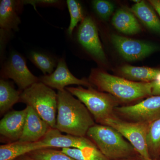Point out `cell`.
<instances>
[{"mask_svg":"<svg viewBox=\"0 0 160 160\" xmlns=\"http://www.w3.org/2000/svg\"><path fill=\"white\" fill-rule=\"evenodd\" d=\"M160 96V82H152V96Z\"/></svg>","mask_w":160,"mask_h":160,"instance_id":"83f0119b","label":"cell"},{"mask_svg":"<svg viewBox=\"0 0 160 160\" xmlns=\"http://www.w3.org/2000/svg\"><path fill=\"white\" fill-rule=\"evenodd\" d=\"M27 115V107L22 110L6 113L0 122V134L10 142L19 141L22 134Z\"/></svg>","mask_w":160,"mask_h":160,"instance_id":"4fadbf2b","label":"cell"},{"mask_svg":"<svg viewBox=\"0 0 160 160\" xmlns=\"http://www.w3.org/2000/svg\"><path fill=\"white\" fill-rule=\"evenodd\" d=\"M112 23L118 31L126 35L137 34L142 30L133 13L126 9H119L115 13Z\"/></svg>","mask_w":160,"mask_h":160,"instance_id":"e0dca14e","label":"cell"},{"mask_svg":"<svg viewBox=\"0 0 160 160\" xmlns=\"http://www.w3.org/2000/svg\"><path fill=\"white\" fill-rule=\"evenodd\" d=\"M23 5L30 4L34 6H54L60 7L62 5V1L57 0H32V1H22Z\"/></svg>","mask_w":160,"mask_h":160,"instance_id":"4316f807","label":"cell"},{"mask_svg":"<svg viewBox=\"0 0 160 160\" xmlns=\"http://www.w3.org/2000/svg\"><path fill=\"white\" fill-rule=\"evenodd\" d=\"M26 107L27 117L22 134L19 141L26 142H38L52 128L31 107Z\"/></svg>","mask_w":160,"mask_h":160,"instance_id":"5bb4252c","label":"cell"},{"mask_svg":"<svg viewBox=\"0 0 160 160\" xmlns=\"http://www.w3.org/2000/svg\"><path fill=\"white\" fill-rule=\"evenodd\" d=\"M86 135L109 160L129 158L136 152L119 132L110 126L95 124Z\"/></svg>","mask_w":160,"mask_h":160,"instance_id":"3957f363","label":"cell"},{"mask_svg":"<svg viewBox=\"0 0 160 160\" xmlns=\"http://www.w3.org/2000/svg\"><path fill=\"white\" fill-rule=\"evenodd\" d=\"M92 3L96 13L102 19H108L114 11V5L109 1L94 0Z\"/></svg>","mask_w":160,"mask_h":160,"instance_id":"484cf974","label":"cell"},{"mask_svg":"<svg viewBox=\"0 0 160 160\" xmlns=\"http://www.w3.org/2000/svg\"><path fill=\"white\" fill-rule=\"evenodd\" d=\"M29 59L44 75L52 73L58 65V62L55 59L39 52H32L29 54Z\"/></svg>","mask_w":160,"mask_h":160,"instance_id":"603a6c76","label":"cell"},{"mask_svg":"<svg viewBox=\"0 0 160 160\" xmlns=\"http://www.w3.org/2000/svg\"><path fill=\"white\" fill-rule=\"evenodd\" d=\"M120 72L126 79L134 82L145 83L160 82V69L126 65L121 67Z\"/></svg>","mask_w":160,"mask_h":160,"instance_id":"ac0fdd59","label":"cell"},{"mask_svg":"<svg viewBox=\"0 0 160 160\" xmlns=\"http://www.w3.org/2000/svg\"><path fill=\"white\" fill-rule=\"evenodd\" d=\"M66 89L86 106L96 122L102 124L115 115L114 109L119 101L112 95L98 91L92 87L85 89L79 86L66 87Z\"/></svg>","mask_w":160,"mask_h":160,"instance_id":"5b68a950","label":"cell"},{"mask_svg":"<svg viewBox=\"0 0 160 160\" xmlns=\"http://www.w3.org/2000/svg\"><path fill=\"white\" fill-rule=\"evenodd\" d=\"M28 154L34 160H75L62 150L53 148L37 149Z\"/></svg>","mask_w":160,"mask_h":160,"instance_id":"cb8c5ba5","label":"cell"},{"mask_svg":"<svg viewBox=\"0 0 160 160\" xmlns=\"http://www.w3.org/2000/svg\"><path fill=\"white\" fill-rule=\"evenodd\" d=\"M56 127L61 132L84 137L94 119L86 106L66 89L58 92Z\"/></svg>","mask_w":160,"mask_h":160,"instance_id":"6da1fadb","label":"cell"},{"mask_svg":"<svg viewBox=\"0 0 160 160\" xmlns=\"http://www.w3.org/2000/svg\"><path fill=\"white\" fill-rule=\"evenodd\" d=\"M89 81L100 91L106 92L119 101L132 102L152 96V82H134L98 69L92 70Z\"/></svg>","mask_w":160,"mask_h":160,"instance_id":"7a4b0ae2","label":"cell"},{"mask_svg":"<svg viewBox=\"0 0 160 160\" xmlns=\"http://www.w3.org/2000/svg\"><path fill=\"white\" fill-rule=\"evenodd\" d=\"M62 151L75 160H109L96 146L82 149L64 148Z\"/></svg>","mask_w":160,"mask_h":160,"instance_id":"7402d4cb","label":"cell"},{"mask_svg":"<svg viewBox=\"0 0 160 160\" xmlns=\"http://www.w3.org/2000/svg\"><path fill=\"white\" fill-rule=\"evenodd\" d=\"M23 5L22 1L1 0L0 2L1 32L18 30V26L21 23L18 12Z\"/></svg>","mask_w":160,"mask_h":160,"instance_id":"9a60e30c","label":"cell"},{"mask_svg":"<svg viewBox=\"0 0 160 160\" xmlns=\"http://www.w3.org/2000/svg\"><path fill=\"white\" fill-rule=\"evenodd\" d=\"M66 3L70 16V24L67 32L69 36H72L75 28L79 23L82 22L85 18L82 6L78 1L67 0Z\"/></svg>","mask_w":160,"mask_h":160,"instance_id":"d4e9b609","label":"cell"},{"mask_svg":"<svg viewBox=\"0 0 160 160\" xmlns=\"http://www.w3.org/2000/svg\"><path fill=\"white\" fill-rule=\"evenodd\" d=\"M46 148L41 141L26 142L18 141L0 146V160H14L34 150Z\"/></svg>","mask_w":160,"mask_h":160,"instance_id":"2e32d148","label":"cell"},{"mask_svg":"<svg viewBox=\"0 0 160 160\" xmlns=\"http://www.w3.org/2000/svg\"><path fill=\"white\" fill-rule=\"evenodd\" d=\"M131 10L146 27L160 34V20L150 4L141 1L132 6Z\"/></svg>","mask_w":160,"mask_h":160,"instance_id":"d6986e66","label":"cell"},{"mask_svg":"<svg viewBox=\"0 0 160 160\" xmlns=\"http://www.w3.org/2000/svg\"><path fill=\"white\" fill-rule=\"evenodd\" d=\"M19 102L34 110L52 128L56 127L58 94L41 82L32 84L22 92Z\"/></svg>","mask_w":160,"mask_h":160,"instance_id":"277c9868","label":"cell"},{"mask_svg":"<svg viewBox=\"0 0 160 160\" xmlns=\"http://www.w3.org/2000/svg\"><path fill=\"white\" fill-rule=\"evenodd\" d=\"M139 160H157L152 159L151 158H144L141 157V156H140Z\"/></svg>","mask_w":160,"mask_h":160,"instance_id":"4dcf8cb0","label":"cell"},{"mask_svg":"<svg viewBox=\"0 0 160 160\" xmlns=\"http://www.w3.org/2000/svg\"><path fill=\"white\" fill-rule=\"evenodd\" d=\"M56 128H51L40 140L46 148H76L82 149L95 146L92 141L87 138L70 134H63Z\"/></svg>","mask_w":160,"mask_h":160,"instance_id":"7c38bea8","label":"cell"},{"mask_svg":"<svg viewBox=\"0 0 160 160\" xmlns=\"http://www.w3.org/2000/svg\"><path fill=\"white\" fill-rule=\"evenodd\" d=\"M14 160H34L28 154L20 156L19 157L15 159Z\"/></svg>","mask_w":160,"mask_h":160,"instance_id":"f546056e","label":"cell"},{"mask_svg":"<svg viewBox=\"0 0 160 160\" xmlns=\"http://www.w3.org/2000/svg\"><path fill=\"white\" fill-rule=\"evenodd\" d=\"M115 160H133L132 159L130 158H129Z\"/></svg>","mask_w":160,"mask_h":160,"instance_id":"1f68e13d","label":"cell"},{"mask_svg":"<svg viewBox=\"0 0 160 160\" xmlns=\"http://www.w3.org/2000/svg\"><path fill=\"white\" fill-rule=\"evenodd\" d=\"M114 112L129 122L150 124L160 118V96L149 97L135 105L118 106Z\"/></svg>","mask_w":160,"mask_h":160,"instance_id":"52a82bcc","label":"cell"},{"mask_svg":"<svg viewBox=\"0 0 160 160\" xmlns=\"http://www.w3.org/2000/svg\"><path fill=\"white\" fill-rule=\"evenodd\" d=\"M79 42L96 59L105 63L106 57L101 44L96 25L89 16L81 23L77 32Z\"/></svg>","mask_w":160,"mask_h":160,"instance_id":"9c48e42d","label":"cell"},{"mask_svg":"<svg viewBox=\"0 0 160 160\" xmlns=\"http://www.w3.org/2000/svg\"><path fill=\"white\" fill-rule=\"evenodd\" d=\"M101 125L110 126L118 132L129 141L140 156L151 158L146 143V135L149 124L124 121L116 115L105 120Z\"/></svg>","mask_w":160,"mask_h":160,"instance_id":"8992f818","label":"cell"},{"mask_svg":"<svg viewBox=\"0 0 160 160\" xmlns=\"http://www.w3.org/2000/svg\"><path fill=\"white\" fill-rule=\"evenodd\" d=\"M1 75L3 78L13 80L23 91L32 84L40 82L39 78L29 70L24 57L17 52H12L3 64Z\"/></svg>","mask_w":160,"mask_h":160,"instance_id":"ba28073f","label":"cell"},{"mask_svg":"<svg viewBox=\"0 0 160 160\" xmlns=\"http://www.w3.org/2000/svg\"><path fill=\"white\" fill-rule=\"evenodd\" d=\"M39 79L41 82L52 89H57L58 91L64 90L66 86L72 85L86 86L88 88L93 86L89 80L78 78L74 76L69 71L63 58L58 60L56 69L52 73L41 77Z\"/></svg>","mask_w":160,"mask_h":160,"instance_id":"8fae6325","label":"cell"},{"mask_svg":"<svg viewBox=\"0 0 160 160\" xmlns=\"http://www.w3.org/2000/svg\"><path fill=\"white\" fill-rule=\"evenodd\" d=\"M146 143L150 157L160 156V118L148 125Z\"/></svg>","mask_w":160,"mask_h":160,"instance_id":"44dd1931","label":"cell"},{"mask_svg":"<svg viewBox=\"0 0 160 160\" xmlns=\"http://www.w3.org/2000/svg\"><path fill=\"white\" fill-rule=\"evenodd\" d=\"M22 92L17 91L6 80H0V113L5 114L14 105L19 102Z\"/></svg>","mask_w":160,"mask_h":160,"instance_id":"ffe728a7","label":"cell"},{"mask_svg":"<svg viewBox=\"0 0 160 160\" xmlns=\"http://www.w3.org/2000/svg\"><path fill=\"white\" fill-rule=\"evenodd\" d=\"M112 42L125 59L135 61L142 59L158 49L155 45L138 40L112 34Z\"/></svg>","mask_w":160,"mask_h":160,"instance_id":"30bf717a","label":"cell"},{"mask_svg":"<svg viewBox=\"0 0 160 160\" xmlns=\"http://www.w3.org/2000/svg\"><path fill=\"white\" fill-rule=\"evenodd\" d=\"M149 2L160 17V0H150Z\"/></svg>","mask_w":160,"mask_h":160,"instance_id":"f1b7e54d","label":"cell"}]
</instances>
